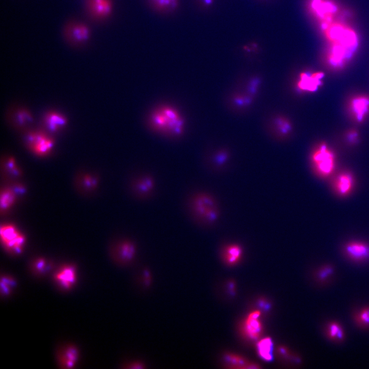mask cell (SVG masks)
Returning a JSON list of instances; mask_svg holds the SVG:
<instances>
[{
	"label": "cell",
	"mask_w": 369,
	"mask_h": 369,
	"mask_svg": "<svg viewBox=\"0 0 369 369\" xmlns=\"http://www.w3.org/2000/svg\"><path fill=\"white\" fill-rule=\"evenodd\" d=\"M183 208L189 219L196 225L209 228L218 221L219 210L214 196L200 189L189 191L183 200Z\"/></svg>",
	"instance_id": "cell-1"
},
{
	"label": "cell",
	"mask_w": 369,
	"mask_h": 369,
	"mask_svg": "<svg viewBox=\"0 0 369 369\" xmlns=\"http://www.w3.org/2000/svg\"><path fill=\"white\" fill-rule=\"evenodd\" d=\"M147 123L152 131L171 138L180 137L185 131V120L176 107L163 104L148 114Z\"/></svg>",
	"instance_id": "cell-2"
},
{
	"label": "cell",
	"mask_w": 369,
	"mask_h": 369,
	"mask_svg": "<svg viewBox=\"0 0 369 369\" xmlns=\"http://www.w3.org/2000/svg\"><path fill=\"white\" fill-rule=\"evenodd\" d=\"M139 245L135 238L129 235L118 236L112 239L108 247L111 261L121 268L132 266L136 261Z\"/></svg>",
	"instance_id": "cell-3"
},
{
	"label": "cell",
	"mask_w": 369,
	"mask_h": 369,
	"mask_svg": "<svg viewBox=\"0 0 369 369\" xmlns=\"http://www.w3.org/2000/svg\"><path fill=\"white\" fill-rule=\"evenodd\" d=\"M126 185L130 196L140 201L152 199L155 195L157 189L155 177L148 172H139L130 175Z\"/></svg>",
	"instance_id": "cell-4"
},
{
	"label": "cell",
	"mask_w": 369,
	"mask_h": 369,
	"mask_svg": "<svg viewBox=\"0 0 369 369\" xmlns=\"http://www.w3.org/2000/svg\"><path fill=\"white\" fill-rule=\"evenodd\" d=\"M321 27L325 37L331 45L343 47L354 53L357 47V36L351 28L339 23H321Z\"/></svg>",
	"instance_id": "cell-5"
},
{
	"label": "cell",
	"mask_w": 369,
	"mask_h": 369,
	"mask_svg": "<svg viewBox=\"0 0 369 369\" xmlns=\"http://www.w3.org/2000/svg\"><path fill=\"white\" fill-rule=\"evenodd\" d=\"M311 161L314 172L322 178L331 176L336 168L335 154L331 148L325 143L319 144L313 150L311 155Z\"/></svg>",
	"instance_id": "cell-6"
},
{
	"label": "cell",
	"mask_w": 369,
	"mask_h": 369,
	"mask_svg": "<svg viewBox=\"0 0 369 369\" xmlns=\"http://www.w3.org/2000/svg\"><path fill=\"white\" fill-rule=\"evenodd\" d=\"M1 241L4 250L9 255L17 256L24 250L26 237L16 225L4 223L1 226Z\"/></svg>",
	"instance_id": "cell-7"
},
{
	"label": "cell",
	"mask_w": 369,
	"mask_h": 369,
	"mask_svg": "<svg viewBox=\"0 0 369 369\" xmlns=\"http://www.w3.org/2000/svg\"><path fill=\"white\" fill-rule=\"evenodd\" d=\"M52 279L54 284L61 292H68L76 285L78 280L76 266L66 263L58 266L53 271Z\"/></svg>",
	"instance_id": "cell-8"
},
{
	"label": "cell",
	"mask_w": 369,
	"mask_h": 369,
	"mask_svg": "<svg viewBox=\"0 0 369 369\" xmlns=\"http://www.w3.org/2000/svg\"><path fill=\"white\" fill-rule=\"evenodd\" d=\"M25 142L31 152L40 157L48 155L54 144L51 136L41 131H30L26 136Z\"/></svg>",
	"instance_id": "cell-9"
},
{
	"label": "cell",
	"mask_w": 369,
	"mask_h": 369,
	"mask_svg": "<svg viewBox=\"0 0 369 369\" xmlns=\"http://www.w3.org/2000/svg\"><path fill=\"white\" fill-rule=\"evenodd\" d=\"M79 358V350L77 346L73 343H63L56 350V361L58 366L60 368H74L78 364Z\"/></svg>",
	"instance_id": "cell-10"
},
{
	"label": "cell",
	"mask_w": 369,
	"mask_h": 369,
	"mask_svg": "<svg viewBox=\"0 0 369 369\" xmlns=\"http://www.w3.org/2000/svg\"><path fill=\"white\" fill-rule=\"evenodd\" d=\"M24 192L25 188L20 183L15 182L4 186L1 190V213L4 214L8 212L16 203L18 195Z\"/></svg>",
	"instance_id": "cell-11"
},
{
	"label": "cell",
	"mask_w": 369,
	"mask_h": 369,
	"mask_svg": "<svg viewBox=\"0 0 369 369\" xmlns=\"http://www.w3.org/2000/svg\"><path fill=\"white\" fill-rule=\"evenodd\" d=\"M65 37L70 44L81 45L86 42L90 36L89 27L81 22H71L65 29Z\"/></svg>",
	"instance_id": "cell-12"
},
{
	"label": "cell",
	"mask_w": 369,
	"mask_h": 369,
	"mask_svg": "<svg viewBox=\"0 0 369 369\" xmlns=\"http://www.w3.org/2000/svg\"><path fill=\"white\" fill-rule=\"evenodd\" d=\"M348 111L352 118L357 122H362L369 114V96L357 94L348 101Z\"/></svg>",
	"instance_id": "cell-13"
},
{
	"label": "cell",
	"mask_w": 369,
	"mask_h": 369,
	"mask_svg": "<svg viewBox=\"0 0 369 369\" xmlns=\"http://www.w3.org/2000/svg\"><path fill=\"white\" fill-rule=\"evenodd\" d=\"M99 179L97 175L90 172L78 173L74 179L77 191L83 195H90L98 188Z\"/></svg>",
	"instance_id": "cell-14"
},
{
	"label": "cell",
	"mask_w": 369,
	"mask_h": 369,
	"mask_svg": "<svg viewBox=\"0 0 369 369\" xmlns=\"http://www.w3.org/2000/svg\"><path fill=\"white\" fill-rule=\"evenodd\" d=\"M332 188L337 195L341 197L348 195L355 186V178L352 173L344 171L335 176L332 181Z\"/></svg>",
	"instance_id": "cell-15"
},
{
	"label": "cell",
	"mask_w": 369,
	"mask_h": 369,
	"mask_svg": "<svg viewBox=\"0 0 369 369\" xmlns=\"http://www.w3.org/2000/svg\"><path fill=\"white\" fill-rule=\"evenodd\" d=\"M310 4L311 11L322 22L333 21L337 9L333 2L327 0H311Z\"/></svg>",
	"instance_id": "cell-16"
},
{
	"label": "cell",
	"mask_w": 369,
	"mask_h": 369,
	"mask_svg": "<svg viewBox=\"0 0 369 369\" xmlns=\"http://www.w3.org/2000/svg\"><path fill=\"white\" fill-rule=\"evenodd\" d=\"M86 5L89 15L96 20L107 18L112 10L111 0H86Z\"/></svg>",
	"instance_id": "cell-17"
},
{
	"label": "cell",
	"mask_w": 369,
	"mask_h": 369,
	"mask_svg": "<svg viewBox=\"0 0 369 369\" xmlns=\"http://www.w3.org/2000/svg\"><path fill=\"white\" fill-rule=\"evenodd\" d=\"M324 77V74L320 71L303 72L300 75L297 87L301 91L310 92L316 91L322 86Z\"/></svg>",
	"instance_id": "cell-18"
},
{
	"label": "cell",
	"mask_w": 369,
	"mask_h": 369,
	"mask_svg": "<svg viewBox=\"0 0 369 369\" xmlns=\"http://www.w3.org/2000/svg\"><path fill=\"white\" fill-rule=\"evenodd\" d=\"M345 254L355 261H364L369 259V245L361 241H352L344 247Z\"/></svg>",
	"instance_id": "cell-19"
},
{
	"label": "cell",
	"mask_w": 369,
	"mask_h": 369,
	"mask_svg": "<svg viewBox=\"0 0 369 369\" xmlns=\"http://www.w3.org/2000/svg\"><path fill=\"white\" fill-rule=\"evenodd\" d=\"M29 270L31 274L37 278H43L51 271H54V263L43 257H36L29 263Z\"/></svg>",
	"instance_id": "cell-20"
},
{
	"label": "cell",
	"mask_w": 369,
	"mask_h": 369,
	"mask_svg": "<svg viewBox=\"0 0 369 369\" xmlns=\"http://www.w3.org/2000/svg\"><path fill=\"white\" fill-rule=\"evenodd\" d=\"M260 313L256 311L251 312L247 317L243 326V332L251 339H256L262 331V325L259 320Z\"/></svg>",
	"instance_id": "cell-21"
},
{
	"label": "cell",
	"mask_w": 369,
	"mask_h": 369,
	"mask_svg": "<svg viewBox=\"0 0 369 369\" xmlns=\"http://www.w3.org/2000/svg\"><path fill=\"white\" fill-rule=\"evenodd\" d=\"M43 123L49 132L56 133L66 127L67 119L61 113L51 111L46 113L43 118Z\"/></svg>",
	"instance_id": "cell-22"
},
{
	"label": "cell",
	"mask_w": 369,
	"mask_h": 369,
	"mask_svg": "<svg viewBox=\"0 0 369 369\" xmlns=\"http://www.w3.org/2000/svg\"><path fill=\"white\" fill-rule=\"evenodd\" d=\"M221 256L222 260L231 265L237 263L242 257L241 248L236 244H230L224 247L221 250Z\"/></svg>",
	"instance_id": "cell-23"
},
{
	"label": "cell",
	"mask_w": 369,
	"mask_h": 369,
	"mask_svg": "<svg viewBox=\"0 0 369 369\" xmlns=\"http://www.w3.org/2000/svg\"><path fill=\"white\" fill-rule=\"evenodd\" d=\"M17 280L9 274L3 273L1 275L0 294L2 298H6L12 295L17 286Z\"/></svg>",
	"instance_id": "cell-24"
},
{
	"label": "cell",
	"mask_w": 369,
	"mask_h": 369,
	"mask_svg": "<svg viewBox=\"0 0 369 369\" xmlns=\"http://www.w3.org/2000/svg\"><path fill=\"white\" fill-rule=\"evenodd\" d=\"M258 355L265 361H271L273 358V343L269 337L264 338L257 344Z\"/></svg>",
	"instance_id": "cell-25"
},
{
	"label": "cell",
	"mask_w": 369,
	"mask_h": 369,
	"mask_svg": "<svg viewBox=\"0 0 369 369\" xmlns=\"http://www.w3.org/2000/svg\"><path fill=\"white\" fill-rule=\"evenodd\" d=\"M2 165L4 175L9 178H16L22 175L21 169L13 157H9L5 159Z\"/></svg>",
	"instance_id": "cell-26"
},
{
	"label": "cell",
	"mask_w": 369,
	"mask_h": 369,
	"mask_svg": "<svg viewBox=\"0 0 369 369\" xmlns=\"http://www.w3.org/2000/svg\"><path fill=\"white\" fill-rule=\"evenodd\" d=\"M14 121L17 127L24 128L31 124L33 117L31 113L25 109H18L14 113Z\"/></svg>",
	"instance_id": "cell-27"
},
{
	"label": "cell",
	"mask_w": 369,
	"mask_h": 369,
	"mask_svg": "<svg viewBox=\"0 0 369 369\" xmlns=\"http://www.w3.org/2000/svg\"><path fill=\"white\" fill-rule=\"evenodd\" d=\"M153 7L159 11L169 12L176 9L178 0H149Z\"/></svg>",
	"instance_id": "cell-28"
},
{
	"label": "cell",
	"mask_w": 369,
	"mask_h": 369,
	"mask_svg": "<svg viewBox=\"0 0 369 369\" xmlns=\"http://www.w3.org/2000/svg\"><path fill=\"white\" fill-rule=\"evenodd\" d=\"M140 274L141 284L146 289L150 288L153 283V276L151 270L145 266L141 270Z\"/></svg>",
	"instance_id": "cell-29"
},
{
	"label": "cell",
	"mask_w": 369,
	"mask_h": 369,
	"mask_svg": "<svg viewBox=\"0 0 369 369\" xmlns=\"http://www.w3.org/2000/svg\"><path fill=\"white\" fill-rule=\"evenodd\" d=\"M328 335L333 339L340 340L343 338V332L337 323H332L329 326Z\"/></svg>",
	"instance_id": "cell-30"
},
{
	"label": "cell",
	"mask_w": 369,
	"mask_h": 369,
	"mask_svg": "<svg viewBox=\"0 0 369 369\" xmlns=\"http://www.w3.org/2000/svg\"><path fill=\"white\" fill-rule=\"evenodd\" d=\"M225 360H226L230 365L233 366H240L242 367V365H253L247 363L246 361L241 357L239 356L229 354L225 356Z\"/></svg>",
	"instance_id": "cell-31"
},
{
	"label": "cell",
	"mask_w": 369,
	"mask_h": 369,
	"mask_svg": "<svg viewBox=\"0 0 369 369\" xmlns=\"http://www.w3.org/2000/svg\"><path fill=\"white\" fill-rule=\"evenodd\" d=\"M357 321L364 325H369V308L362 310L357 316Z\"/></svg>",
	"instance_id": "cell-32"
},
{
	"label": "cell",
	"mask_w": 369,
	"mask_h": 369,
	"mask_svg": "<svg viewBox=\"0 0 369 369\" xmlns=\"http://www.w3.org/2000/svg\"><path fill=\"white\" fill-rule=\"evenodd\" d=\"M333 272V268L331 266H325L321 268L318 273V278L320 280H324L327 278Z\"/></svg>",
	"instance_id": "cell-33"
},
{
	"label": "cell",
	"mask_w": 369,
	"mask_h": 369,
	"mask_svg": "<svg viewBox=\"0 0 369 369\" xmlns=\"http://www.w3.org/2000/svg\"><path fill=\"white\" fill-rule=\"evenodd\" d=\"M123 365V368H125L140 369L146 368L145 362L139 360L130 361L125 363Z\"/></svg>",
	"instance_id": "cell-34"
},
{
	"label": "cell",
	"mask_w": 369,
	"mask_h": 369,
	"mask_svg": "<svg viewBox=\"0 0 369 369\" xmlns=\"http://www.w3.org/2000/svg\"><path fill=\"white\" fill-rule=\"evenodd\" d=\"M346 139L351 144H355L358 140L359 135L357 131L351 130L346 133Z\"/></svg>",
	"instance_id": "cell-35"
},
{
	"label": "cell",
	"mask_w": 369,
	"mask_h": 369,
	"mask_svg": "<svg viewBox=\"0 0 369 369\" xmlns=\"http://www.w3.org/2000/svg\"><path fill=\"white\" fill-rule=\"evenodd\" d=\"M202 1L204 5L208 6L211 5L213 2V0H202Z\"/></svg>",
	"instance_id": "cell-36"
}]
</instances>
